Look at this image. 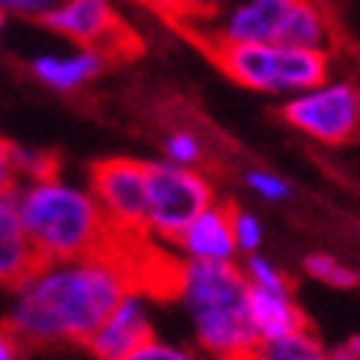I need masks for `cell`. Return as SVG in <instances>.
<instances>
[{"mask_svg": "<svg viewBox=\"0 0 360 360\" xmlns=\"http://www.w3.org/2000/svg\"><path fill=\"white\" fill-rule=\"evenodd\" d=\"M219 360H257L255 351H241V354H232V357H219Z\"/></svg>", "mask_w": 360, "mask_h": 360, "instance_id": "cell-30", "label": "cell"}, {"mask_svg": "<svg viewBox=\"0 0 360 360\" xmlns=\"http://www.w3.org/2000/svg\"><path fill=\"white\" fill-rule=\"evenodd\" d=\"M180 261H235L238 248L232 235V206L212 202L200 216H193L171 241Z\"/></svg>", "mask_w": 360, "mask_h": 360, "instance_id": "cell-11", "label": "cell"}, {"mask_svg": "<svg viewBox=\"0 0 360 360\" xmlns=\"http://www.w3.org/2000/svg\"><path fill=\"white\" fill-rule=\"evenodd\" d=\"M165 161L180 167H202L206 161V145H202L200 132L193 129H171L165 135Z\"/></svg>", "mask_w": 360, "mask_h": 360, "instance_id": "cell-18", "label": "cell"}, {"mask_svg": "<svg viewBox=\"0 0 360 360\" xmlns=\"http://www.w3.org/2000/svg\"><path fill=\"white\" fill-rule=\"evenodd\" d=\"M302 270H306L309 277L322 280L325 286H335V290H357L360 286L357 270L347 267L345 261H338V257H331V255H322V251L302 257Z\"/></svg>", "mask_w": 360, "mask_h": 360, "instance_id": "cell-17", "label": "cell"}, {"mask_svg": "<svg viewBox=\"0 0 360 360\" xmlns=\"http://www.w3.org/2000/svg\"><path fill=\"white\" fill-rule=\"evenodd\" d=\"M39 255L16 212L13 190L0 193V286H13L36 267Z\"/></svg>", "mask_w": 360, "mask_h": 360, "instance_id": "cell-15", "label": "cell"}, {"mask_svg": "<svg viewBox=\"0 0 360 360\" xmlns=\"http://www.w3.org/2000/svg\"><path fill=\"white\" fill-rule=\"evenodd\" d=\"M206 52L235 84L274 97H292L315 87L331 77L335 68V52L283 42H222Z\"/></svg>", "mask_w": 360, "mask_h": 360, "instance_id": "cell-4", "label": "cell"}, {"mask_svg": "<svg viewBox=\"0 0 360 360\" xmlns=\"http://www.w3.org/2000/svg\"><path fill=\"white\" fill-rule=\"evenodd\" d=\"M216 200V184L202 167H180L165 158L145 161V238L171 245L174 235Z\"/></svg>", "mask_w": 360, "mask_h": 360, "instance_id": "cell-5", "label": "cell"}, {"mask_svg": "<svg viewBox=\"0 0 360 360\" xmlns=\"http://www.w3.org/2000/svg\"><path fill=\"white\" fill-rule=\"evenodd\" d=\"M184 4H187V20L184 22H190V20H206V16L219 13L229 0H184ZM184 22H180V26H184Z\"/></svg>", "mask_w": 360, "mask_h": 360, "instance_id": "cell-27", "label": "cell"}, {"mask_svg": "<svg viewBox=\"0 0 360 360\" xmlns=\"http://www.w3.org/2000/svg\"><path fill=\"white\" fill-rule=\"evenodd\" d=\"M248 322L255 331V341H274V338L292 335L309 328L300 302L292 296V286H248ZM255 345V347H257Z\"/></svg>", "mask_w": 360, "mask_h": 360, "instance_id": "cell-13", "label": "cell"}, {"mask_svg": "<svg viewBox=\"0 0 360 360\" xmlns=\"http://www.w3.org/2000/svg\"><path fill=\"white\" fill-rule=\"evenodd\" d=\"M132 283L135 245H112L68 261H36L10 290L4 328L20 345H84Z\"/></svg>", "mask_w": 360, "mask_h": 360, "instance_id": "cell-1", "label": "cell"}, {"mask_svg": "<svg viewBox=\"0 0 360 360\" xmlns=\"http://www.w3.org/2000/svg\"><path fill=\"white\" fill-rule=\"evenodd\" d=\"M110 55L90 45H75L68 52H42L30 61V71L42 87L55 90V94H77L87 84H94L106 68H110Z\"/></svg>", "mask_w": 360, "mask_h": 360, "instance_id": "cell-12", "label": "cell"}, {"mask_svg": "<svg viewBox=\"0 0 360 360\" xmlns=\"http://www.w3.org/2000/svg\"><path fill=\"white\" fill-rule=\"evenodd\" d=\"M20 351H22L20 341L7 328H0V360H20Z\"/></svg>", "mask_w": 360, "mask_h": 360, "instance_id": "cell-29", "label": "cell"}, {"mask_svg": "<svg viewBox=\"0 0 360 360\" xmlns=\"http://www.w3.org/2000/svg\"><path fill=\"white\" fill-rule=\"evenodd\" d=\"M280 116L319 145H347L360 139V84L331 75L315 87L283 97Z\"/></svg>", "mask_w": 360, "mask_h": 360, "instance_id": "cell-6", "label": "cell"}, {"mask_svg": "<svg viewBox=\"0 0 360 360\" xmlns=\"http://www.w3.org/2000/svg\"><path fill=\"white\" fill-rule=\"evenodd\" d=\"M13 202L39 261H68L122 245L87 184L68 180L58 171L16 184Z\"/></svg>", "mask_w": 360, "mask_h": 360, "instance_id": "cell-2", "label": "cell"}, {"mask_svg": "<svg viewBox=\"0 0 360 360\" xmlns=\"http://www.w3.org/2000/svg\"><path fill=\"white\" fill-rule=\"evenodd\" d=\"M180 302L193 347L210 360L255 351L248 322V280L235 261H174L165 286Z\"/></svg>", "mask_w": 360, "mask_h": 360, "instance_id": "cell-3", "label": "cell"}, {"mask_svg": "<svg viewBox=\"0 0 360 360\" xmlns=\"http://www.w3.org/2000/svg\"><path fill=\"white\" fill-rule=\"evenodd\" d=\"M4 32H7V16L0 13V42H4Z\"/></svg>", "mask_w": 360, "mask_h": 360, "instance_id": "cell-31", "label": "cell"}, {"mask_svg": "<svg viewBox=\"0 0 360 360\" xmlns=\"http://www.w3.org/2000/svg\"><path fill=\"white\" fill-rule=\"evenodd\" d=\"M122 360H210L202 357L196 347H187V345H177V341H167V338H145L139 347L126 354Z\"/></svg>", "mask_w": 360, "mask_h": 360, "instance_id": "cell-19", "label": "cell"}, {"mask_svg": "<svg viewBox=\"0 0 360 360\" xmlns=\"http://www.w3.org/2000/svg\"><path fill=\"white\" fill-rule=\"evenodd\" d=\"M238 267H241V274H245L248 286H283V283H290L283 270L270 261V257H264L261 251L245 255V261H241Z\"/></svg>", "mask_w": 360, "mask_h": 360, "instance_id": "cell-23", "label": "cell"}, {"mask_svg": "<svg viewBox=\"0 0 360 360\" xmlns=\"http://www.w3.org/2000/svg\"><path fill=\"white\" fill-rule=\"evenodd\" d=\"M232 235H235V248L238 255H255L264 245V222L261 216L248 210H235L232 206Z\"/></svg>", "mask_w": 360, "mask_h": 360, "instance_id": "cell-22", "label": "cell"}, {"mask_svg": "<svg viewBox=\"0 0 360 360\" xmlns=\"http://www.w3.org/2000/svg\"><path fill=\"white\" fill-rule=\"evenodd\" d=\"M10 158H13L16 184H22V180H36V177H45V174L58 171L55 155L39 151V148H26V145H16V142H13V148H10Z\"/></svg>", "mask_w": 360, "mask_h": 360, "instance_id": "cell-20", "label": "cell"}, {"mask_svg": "<svg viewBox=\"0 0 360 360\" xmlns=\"http://www.w3.org/2000/svg\"><path fill=\"white\" fill-rule=\"evenodd\" d=\"M155 335L151 322V300L142 283H132L112 309L103 315V322L90 331L84 347L94 360H122L132 347H139L145 338Z\"/></svg>", "mask_w": 360, "mask_h": 360, "instance_id": "cell-10", "label": "cell"}, {"mask_svg": "<svg viewBox=\"0 0 360 360\" xmlns=\"http://www.w3.org/2000/svg\"><path fill=\"white\" fill-rule=\"evenodd\" d=\"M132 4H139L142 10L161 16V20L174 22V26H180V22L187 20V4L184 0H132Z\"/></svg>", "mask_w": 360, "mask_h": 360, "instance_id": "cell-25", "label": "cell"}, {"mask_svg": "<svg viewBox=\"0 0 360 360\" xmlns=\"http://www.w3.org/2000/svg\"><path fill=\"white\" fill-rule=\"evenodd\" d=\"M45 26L71 45H90L110 58L129 55L135 49L132 32L112 0H58L52 13L45 16Z\"/></svg>", "mask_w": 360, "mask_h": 360, "instance_id": "cell-8", "label": "cell"}, {"mask_svg": "<svg viewBox=\"0 0 360 360\" xmlns=\"http://www.w3.org/2000/svg\"><path fill=\"white\" fill-rule=\"evenodd\" d=\"M328 360H360V335H351L338 351H328Z\"/></svg>", "mask_w": 360, "mask_h": 360, "instance_id": "cell-28", "label": "cell"}, {"mask_svg": "<svg viewBox=\"0 0 360 360\" xmlns=\"http://www.w3.org/2000/svg\"><path fill=\"white\" fill-rule=\"evenodd\" d=\"M255 354L257 360H328V351L315 338L312 328H300L292 335L274 338V341H261Z\"/></svg>", "mask_w": 360, "mask_h": 360, "instance_id": "cell-16", "label": "cell"}, {"mask_svg": "<svg viewBox=\"0 0 360 360\" xmlns=\"http://www.w3.org/2000/svg\"><path fill=\"white\" fill-rule=\"evenodd\" d=\"M245 187L251 190L255 196H261L264 202H283L292 196V184L280 174L267 171V167H248L245 171Z\"/></svg>", "mask_w": 360, "mask_h": 360, "instance_id": "cell-21", "label": "cell"}, {"mask_svg": "<svg viewBox=\"0 0 360 360\" xmlns=\"http://www.w3.org/2000/svg\"><path fill=\"white\" fill-rule=\"evenodd\" d=\"M13 142H7L0 135V193H10L16 187V174H13V158H10Z\"/></svg>", "mask_w": 360, "mask_h": 360, "instance_id": "cell-26", "label": "cell"}, {"mask_svg": "<svg viewBox=\"0 0 360 360\" xmlns=\"http://www.w3.org/2000/svg\"><path fill=\"white\" fill-rule=\"evenodd\" d=\"M274 42L338 52V30L325 0H296L290 13H286V20L280 22V32Z\"/></svg>", "mask_w": 360, "mask_h": 360, "instance_id": "cell-14", "label": "cell"}, {"mask_svg": "<svg viewBox=\"0 0 360 360\" xmlns=\"http://www.w3.org/2000/svg\"><path fill=\"white\" fill-rule=\"evenodd\" d=\"M87 187L122 245L145 238V161L103 158L90 165Z\"/></svg>", "mask_w": 360, "mask_h": 360, "instance_id": "cell-7", "label": "cell"}, {"mask_svg": "<svg viewBox=\"0 0 360 360\" xmlns=\"http://www.w3.org/2000/svg\"><path fill=\"white\" fill-rule=\"evenodd\" d=\"M58 0H0V13L13 16V20H36V22H45V16L55 10Z\"/></svg>", "mask_w": 360, "mask_h": 360, "instance_id": "cell-24", "label": "cell"}, {"mask_svg": "<svg viewBox=\"0 0 360 360\" xmlns=\"http://www.w3.org/2000/svg\"><path fill=\"white\" fill-rule=\"evenodd\" d=\"M292 4L296 0H229L219 13L184 22V30L206 49L222 42H274Z\"/></svg>", "mask_w": 360, "mask_h": 360, "instance_id": "cell-9", "label": "cell"}]
</instances>
